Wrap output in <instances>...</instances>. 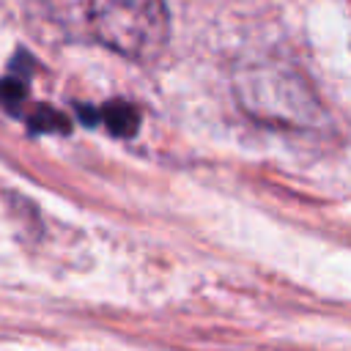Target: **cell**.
Returning a JSON list of instances; mask_svg holds the SVG:
<instances>
[{
    "instance_id": "cell-1",
    "label": "cell",
    "mask_w": 351,
    "mask_h": 351,
    "mask_svg": "<svg viewBox=\"0 0 351 351\" xmlns=\"http://www.w3.org/2000/svg\"><path fill=\"white\" fill-rule=\"evenodd\" d=\"M41 14L66 41L96 44L129 60H154L170 36L165 0H44Z\"/></svg>"
},
{
    "instance_id": "cell-2",
    "label": "cell",
    "mask_w": 351,
    "mask_h": 351,
    "mask_svg": "<svg viewBox=\"0 0 351 351\" xmlns=\"http://www.w3.org/2000/svg\"><path fill=\"white\" fill-rule=\"evenodd\" d=\"M299 90L302 82L293 74H282L271 69H255L239 80L241 104L250 112L274 121H302L310 115L313 101Z\"/></svg>"
},
{
    "instance_id": "cell-3",
    "label": "cell",
    "mask_w": 351,
    "mask_h": 351,
    "mask_svg": "<svg viewBox=\"0 0 351 351\" xmlns=\"http://www.w3.org/2000/svg\"><path fill=\"white\" fill-rule=\"evenodd\" d=\"M85 123H104L115 137H132L140 126V112L129 101H110L101 110H82Z\"/></svg>"
}]
</instances>
